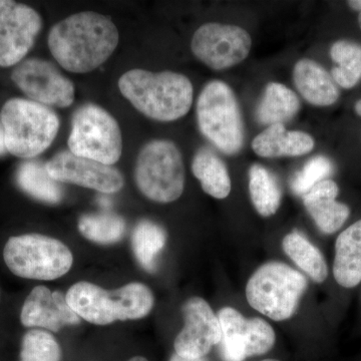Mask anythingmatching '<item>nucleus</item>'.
<instances>
[{"instance_id": "obj_16", "label": "nucleus", "mask_w": 361, "mask_h": 361, "mask_svg": "<svg viewBox=\"0 0 361 361\" xmlns=\"http://www.w3.org/2000/svg\"><path fill=\"white\" fill-rule=\"evenodd\" d=\"M20 322L26 327L58 332L66 325L78 324L80 317L68 305L63 293L51 292L45 286H37L26 297Z\"/></svg>"}, {"instance_id": "obj_18", "label": "nucleus", "mask_w": 361, "mask_h": 361, "mask_svg": "<svg viewBox=\"0 0 361 361\" xmlns=\"http://www.w3.org/2000/svg\"><path fill=\"white\" fill-rule=\"evenodd\" d=\"M315 141L307 133L287 130L282 123L271 125L252 141V149L262 158L299 157L310 153Z\"/></svg>"}, {"instance_id": "obj_23", "label": "nucleus", "mask_w": 361, "mask_h": 361, "mask_svg": "<svg viewBox=\"0 0 361 361\" xmlns=\"http://www.w3.org/2000/svg\"><path fill=\"white\" fill-rule=\"evenodd\" d=\"M282 248L286 255L316 283H323L326 280L329 267L324 256L300 232L293 231L286 235L282 241Z\"/></svg>"}, {"instance_id": "obj_32", "label": "nucleus", "mask_w": 361, "mask_h": 361, "mask_svg": "<svg viewBox=\"0 0 361 361\" xmlns=\"http://www.w3.org/2000/svg\"><path fill=\"white\" fill-rule=\"evenodd\" d=\"M169 361H210L207 360L206 357H200V358H187L183 357V356L178 355L177 353H174L172 356H171L170 360Z\"/></svg>"}, {"instance_id": "obj_14", "label": "nucleus", "mask_w": 361, "mask_h": 361, "mask_svg": "<svg viewBox=\"0 0 361 361\" xmlns=\"http://www.w3.org/2000/svg\"><path fill=\"white\" fill-rule=\"evenodd\" d=\"M45 166L49 174L58 182L78 185L104 194L116 193L125 185L123 176L118 169L70 151L56 154Z\"/></svg>"}, {"instance_id": "obj_9", "label": "nucleus", "mask_w": 361, "mask_h": 361, "mask_svg": "<svg viewBox=\"0 0 361 361\" xmlns=\"http://www.w3.org/2000/svg\"><path fill=\"white\" fill-rule=\"evenodd\" d=\"M68 145L75 155L113 166L122 156V133L108 111L97 104H85L73 115Z\"/></svg>"}, {"instance_id": "obj_35", "label": "nucleus", "mask_w": 361, "mask_h": 361, "mask_svg": "<svg viewBox=\"0 0 361 361\" xmlns=\"http://www.w3.org/2000/svg\"><path fill=\"white\" fill-rule=\"evenodd\" d=\"M355 111L358 116H361V99L356 102V104H355Z\"/></svg>"}, {"instance_id": "obj_13", "label": "nucleus", "mask_w": 361, "mask_h": 361, "mask_svg": "<svg viewBox=\"0 0 361 361\" xmlns=\"http://www.w3.org/2000/svg\"><path fill=\"white\" fill-rule=\"evenodd\" d=\"M39 13L26 4L0 0V66L18 65L42 30Z\"/></svg>"}, {"instance_id": "obj_27", "label": "nucleus", "mask_w": 361, "mask_h": 361, "mask_svg": "<svg viewBox=\"0 0 361 361\" xmlns=\"http://www.w3.org/2000/svg\"><path fill=\"white\" fill-rule=\"evenodd\" d=\"M330 56L336 63L331 78L339 87L353 89L361 80V47L349 40H338L330 47Z\"/></svg>"}, {"instance_id": "obj_10", "label": "nucleus", "mask_w": 361, "mask_h": 361, "mask_svg": "<svg viewBox=\"0 0 361 361\" xmlns=\"http://www.w3.org/2000/svg\"><path fill=\"white\" fill-rule=\"evenodd\" d=\"M217 317L222 331L218 344L221 360L244 361L266 355L274 346V329L262 318L248 319L232 307L222 308Z\"/></svg>"}, {"instance_id": "obj_5", "label": "nucleus", "mask_w": 361, "mask_h": 361, "mask_svg": "<svg viewBox=\"0 0 361 361\" xmlns=\"http://www.w3.org/2000/svg\"><path fill=\"white\" fill-rule=\"evenodd\" d=\"M307 287V279L299 271L284 263L268 262L249 278L246 298L261 314L284 322L296 312Z\"/></svg>"}, {"instance_id": "obj_20", "label": "nucleus", "mask_w": 361, "mask_h": 361, "mask_svg": "<svg viewBox=\"0 0 361 361\" xmlns=\"http://www.w3.org/2000/svg\"><path fill=\"white\" fill-rule=\"evenodd\" d=\"M334 276L344 288H353L361 282V220L337 237Z\"/></svg>"}, {"instance_id": "obj_8", "label": "nucleus", "mask_w": 361, "mask_h": 361, "mask_svg": "<svg viewBox=\"0 0 361 361\" xmlns=\"http://www.w3.org/2000/svg\"><path fill=\"white\" fill-rule=\"evenodd\" d=\"M9 270L25 279L54 280L73 266V254L58 239L40 234L11 237L4 250Z\"/></svg>"}, {"instance_id": "obj_30", "label": "nucleus", "mask_w": 361, "mask_h": 361, "mask_svg": "<svg viewBox=\"0 0 361 361\" xmlns=\"http://www.w3.org/2000/svg\"><path fill=\"white\" fill-rule=\"evenodd\" d=\"M332 171H334V165L326 157L317 156L311 159L292 180V191L294 194L303 196L317 183L326 180L325 178L329 177Z\"/></svg>"}, {"instance_id": "obj_21", "label": "nucleus", "mask_w": 361, "mask_h": 361, "mask_svg": "<svg viewBox=\"0 0 361 361\" xmlns=\"http://www.w3.org/2000/svg\"><path fill=\"white\" fill-rule=\"evenodd\" d=\"M192 172L200 180L202 189L213 198H227L231 192V178L224 161L213 151L202 148L192 161Z\"/></svg>"}, {"instance_id": "obj_11", "label": "nucleus", "mask_w": 361, "mask_h": 361, "mask_svg": "<svg viewBox=\"0 0 361 361\" xmlns=\"http://www.w3.org/2000/svg\"><path fill=\"white\" fill-rule=\"evenodd\" d=\"M250 35L237 25L209 23L200 26L192 37V52L201 63L215 71L242 63L251 51Z\"/></svg>"}, {"instance_id": "obj_33", "label": "nucleus", "mask_w": 361, "mask_h": 361, "mask_svg": "<svg viewBox=\"0 0 361 361\" xmlns=\"http://www.w3.org/2000/svg\"><path fill=\"white\" fill-rule=\"evenodd\" d=\"M348 4L351 9L361 13V0H349Z\"/></svg>"}, {"instance_id": "obj_36", "label": "nucleus", "mask_w": 361, "mask_h": 361, "mask_svg": "<svg viewBox=\"0 0 361 361\" xmlns=\"http://www.w3.org/2000/svg\"><path fill=\"white\" fill-rule=\"evenodd\" d=\"M128 361H149L147 358L142 357V356H135V357L130 358Z\"/></svg>"}, {"instance_id": "obj_29", "label": "nucleus", "mask_w": 361, "mask_h": 361, "mask_svg": "<svg viewBox=\"0 0 361 361\" xmlns=\"http://www.w3.org/2000/svg\"><path fill=\"white\" fill-rule=\"evenodd\" d=\"M61 349L49 332L32 329L21 342L20 361H61Z\"/></svg>"}, {"instance_id": "obj_15", "label": "nucleus", "mask_w": 361, "mask_h": 361, "mask_svg": "<svg viewBox=\"0 0 361 361\" xmlns=\"http://www.w3.org/2000/svg\"><path fill=\"white\" fill-rule=\"evenodd\" d=\"M184 327L176 337L175 353L187 358L205 357L221 341L219 320L201 297H192L183 305Z\"/></svg>"}, {"instance_id": "obj_17", "label": "nucleus", "mask_w": 361, "mask_h": 361, "mask_svg": "<svg viewBox=\"0 0 361 361\" xmlns=\"http://www.w3.org/2000/svg\"><path fill=\"white\" fill-rule=\"evenodd\" d=\"M338 194V185L334 180H323L302 196L306 210L324 234L341 229L350 215L349 207L336 201Z\"/></svg>"}, {"instance_id": "obj_2", "label": "nucleus", "mask_w": 361, "mask_h": 361, "mask_svg": "<svg viewBox=\"0 0 361 361\" xmlns=\"http://www.w3.org/2000/svg\"><path fill=\"white\" fill-rule=\"evenodd\" d=\"M118 89L135 110L159 122L179 120L193 104V85L186 75L173 71L135 68L121 77Z\"/></svg>"}, {"instance_id": "obj_28", "label": "nucleus", "mask_w": 361, "mask_h": 361, "mask_svg": "<svg viewBox=\"0 0 361 361\" xmlns=\"http://www.w3.org/2000/svg\"><path fill=\"white\" fill-rule=\"evenodd\" d=\"M126 229L123 218L113 213L85 215L78 221V230L85 238L104 245L121 241Z\"/></svg>"}, {"instance_id": "obj_7", "label": "nucleus", "mask_w": 361, "mask_h": 361, "mask_svg": "<svg viewBox=\"0 0 361 361\" xmlns=\"http://www.w3.org/2000/svg\"><path fill=\"white\" fill-rule=\"evenodd\" d=\"M135 184L147 198L172 203L182 196L185 168L182 154L174 142L155 140L145 145L137 156Z\"/></svg>"}, {"instance_id": "obj_4", "label": "nucleus", "mask_w": 361, "mask_h": 361, "mask_svg": "<svg viewBox=\"0 0 361 361\" xmlns=\"http://www.w3.org/2000/svg\"><path fill=\"white\" fill-rule=\"evenodd\" d=\"M7 152L32 159L44 153L56 139L59 118L49 106L25 99H11L0 114Z\"/></svg>"}, {"instance_id": "obj_26", "label": "nucleus", "mask_w": 361, "mask_h": 361, "mask_svg": "<svg viewBox=\"0 0 361 361\" xmlns=\"http://www.w3.org/2000/svg\"><path fill=\"white\" fill-rule=\"evenodd\" d=\"M167 242V233L149 220H142L135 226L132 235L133 251L137 262L148 272L157 268V257Z\"/></svg>"}, {"instance_id": "obj_31", "label": "nucleus", "mask_w": 361, "mask_h": 361, "mask_svg": "<svg viewBox=\"0 0 361 361\" xmlns=\"http://www.w3.org/2000/svg\"><path fill=\"white\" fill-rule=\"evenodd\" d=\"M7 152L6 145V137H4V130L2 123L0 122V156H4Z\"/></svg>"}, {"instance_id": "obj_3", "label": "nucleus", "mask_w": 361, "mask_h": 361, "mask_svg": "<svg viewBox=\"0 0 361 361\" xmlns=\"http://www.w3.org/2000/svg\"><path fill=\"white\" fill-rule=\"evenodd\" d=\"M66 298L80 318L97 325L142 319L155 304L149 287L137 282L113 291L90 282H78L68 289Z\"/></svg>"}, {"instance_id": "obj_19", "label": "nucleus", "mask_w": 361, "mask_h": 361, "mask_svg": "<svg viewBox=\"0 0 361 361\" xmlns=\"http://www.w3.org/2000/svg\"><path fill=\"white\" fill-rule=\"evenodd\" d=\"M293 80L301 96L313 106H331L341 96L331 75L312 59L297 61L294 66Z\"/></svg>"}, {"instance_id": "obj_34", "label": "nucleus", "mask_w": 361, "mask_h": 361, "mask_svg": "<svg viewBox=\"0 0 361 361\" xmlns=\"http://www.w3.org/2000/svg\"><path fill=\"white\" fill-rule=\"evenodd\" d=\"M99 203H101L102 206L106 207V208H108V207H110L111 205V201L109 200V198H102L101 200H99Z\"/></svg>"}, {"instance_id": "obj_38", "label": "nucleus", "mask_w": 361, "mask_h": 361, "mask_svg": "<svg viewBox=\"0 0 361 361\" xmlns=\"http://www.w3.org/2000/svg\"><path fill=\"white\" fill-rule=\"evenodd\" d=\"M261 361H280V360H261Z\"/></svg>"}, {"instance_id": "obj_1", "label": "nucleus", "mask_w": 361, "mask_h": 361, "mask_svg": "<svg viewBox=\"0 0 361 361\" xmlns=\"http://www.w3.org/2000/svg\"><path fill=\"white\" fill-rule=\"evenodd\" d=\"M118 39V28L110 18L84 11L52 26L49 47L61 68L71 73H87L108 61Z\"/></svg>"}, {"instance_id": "obj_24", "label": "nucleus", "mask_w": 361, "mask_h": 361, "mask_svg": "<svg viewBox=\"0 0 361 361\" xmlns=\"http://www.w3.org/2000/svg\"><path fill=\"white\" fill-rule=\"evenodd\" d=\"M16 182L26 194L37 200L58 204L63 199V191L58 180L51 178L47 166L37 161L21 164L16 172Z\"/></svg>"}, {"instance_id": "obj_12", "label": "nucleus", "mask_w": 361, "mask_h": 361, "mask_svg": "<svg viewBox=\"0 0 361 361\" xmlns=\"http://www.w3.org/2000/svg\"><path fill=\"white\" fill-rule=\"evenodd\" d=\"M14 84L35 103L68 108L75 101V85L51 61L27 59L11 73Z\"/></svg>"}, {"instance_id": "obj_37", "label": "nucleus", "mask_w": 361, "mask_h": 361, "mask_svg": "<svg viewBox=\"0 0 361 361\" xmlns=\"http://www.w3.org/2000/svg\"><path fill=\"white\" fill-rule=\"evenodd\" d=\"M358 25H360V30H361V13L358 16Z\"/></svg>"}, {"instance_id": "obj_25", "label": "nucleus", "mask_w": 361, "mask_h": 361, "mask_svg": "<svg viewBox=\"0 0 361 361\" xmlns=\"http://www.w3.org/2000/svg\"><path fill=\"white\" fill-rule=\"evenodd\" d=\"M249 193L254 208L262 217L274 215L281 204V190L276 179L259 164L249 170Z\"/></svg>"}, {"instance_id": "obj_22", "label": "nucleus", "mask_w": 361, "mask_h": 361, "mask_svg": "<svg viewBox=\"0 0 361 361\" xmlns=\"http://www.w3.org/2000/svg\"><path fill=\"white\" fill-rule=\"evenodd\" d=\"M300 109L295 92L286 85L269 82L259 104L256 118L262 125H276L291 120Z\"/></svg>"}, {"instance_id": "obj_6", "label": "nucleus", "mask_w": 361, "mask_h": 361, "mask_svg": "<svg viewBox=\"0 0 361 361\" xmlns=\"http://www.w3.org/2000/svg\"><path fill=\"white\" fill-rule=\"evenodd\" d=\"M197 121L202 135L222 153L236 155L244 144L238 102L226 82L212 80L197 102Z\"/></svg>"}]
</instances>
